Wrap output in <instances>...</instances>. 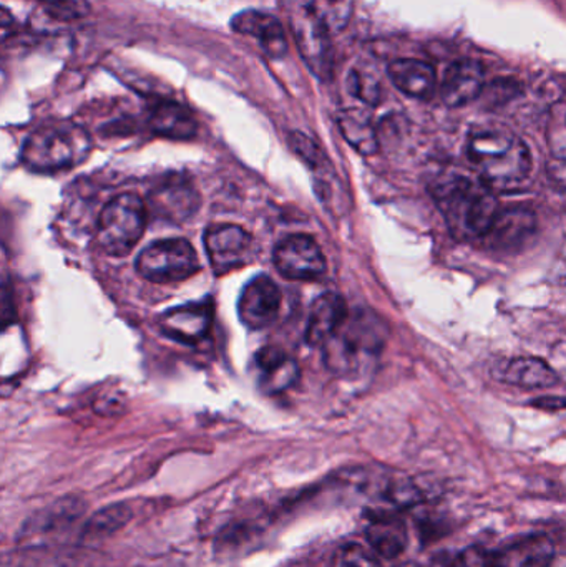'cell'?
<instances>
[{"instance_id": "cell-1", "label": "cell", "mask_w": 566, "mask_h": 567, "mask_svg": "<svg viewBox=\"0 0 566 567\" xmlns=\"http://www.w3.org/2000/svg\"><path fill=\"white\" fill-rule=\"evenodd\" d=\"M465 153L478 179L494 193L518 192L531 179V150L505 126H474Z\"/></svg>"}, {"instance_id": "cell-2", "label": "cell", "mask_w": 566, "mask_h": 567, "mask_svg": "<svg viewBox=\"0 0 566 567\" xmlns=\"http://www.w3.org/2000/svg\"><path fill=\"white\" fill-rule=\"evenodd\" d=\"M431 193L452 235L464 241H481L501 212L497 195L478 178L441 176Z\"/></svg>"}, {"instance_id": "cell-3", "label": "cell", "mask_w": 566, "mask_h": 567, "mask_svg": "<svg viewBox=\"0 0 566 567\" xmlns=\"http://www.w3.org/2000/svg\"><path fill=\"white\" fill-rule=\"evenodd\" d=\"M388 339L381 317L371 310L349 313L341 329L325 346L326 363L339 377H356L368 372L378 362Z\"/></svg>"}, {"instance_id": "cell-4", "label": "cell", "mask_w": 566, "mask_h": 567, "mask_svg": "<svg viewBox=\"0 0 566 567\" xmlns=\"http://www.w3.org/2000/svg\"><path fill=\"white\" fill-rule=\"evenodd\" d=\"M92 150L89 133L73 122L43 123L23 143L22 163L35 173H59L85 162Z\"/></svg>"}, {"instance_id": "cell-5", "label": "cell", "mask_w": 566, "mask_h": 567, "mask_svg": "<svg viewBox=\"0 0 566 567\" xmlns=\"http://www.w3.org/2000/svg\"><path fill=\"white\" fill-rule=\"evenodd\" d=\"M289 30L295 37L299 53L308 69L322 82H328L335 73V50L329 39L325 17L319 12L316 0H279Z\"/></svg>"}, {"instance_id": "cell-6", "label": "cell", "mask_w": 566, "mask_h": 567, "mask_svg": "<svg viewBox=\"0 0 566 567\" xmlns=\"http://www.w3.org/2000/svg\"><path fill=\"white\" fill-rule=\"evenodd\" d=\"M148 221V208L135 193H123L106 203L96 223L99 248L113 258L130 255L138 245Z\"/></svg>"}, {"instance_id": "cell-7", "label": "cell", "mask_w": 566, "mask_h": 567, "mask_svg": "<svg viewBox=\"0 0 566 567\" xmlns=\"http://www.w3.org/2000/svg\"><path fill=\"white\" fill-rule=\"evenodd\" d=\"M198 255L186 239L173 238L153 243L140 252L136 271L146 281L176 284L186 281L199 271Z\"/></svg>"}, {"instance_id": "cell-8", "label": "cell", "mask_w": 566, "mask_h": 567, "mask_svg": "<svg viewBox=\"0 0 566 567\" xmlns=\"http://www.w3.org/2000/svg\"><path fill=\"white\" fill-rule=\"evenodd\" d=\"M555 545L545 535L522 536L501 548H471L461 556V567H548Z\"/></svg>"}, {"instance_id": "cell-9", "label": "cell", "mask_w": 566, "mask_h": 567, "mask_svg": "<svg viewBox=\"0 0 566 567\" xmlns=\"http://www.w3.org/2000/svg\"><path fill=\"white\" fill-rule=\"evenodd\" d=\"M205 249L213 271L228 275L251 262L255 241L246 229L238 225H213L205 233Z\"/></svg>"}, {"instance_id": "cell-10", "label": "cell", "mask_w": 566, "mask_h": 567, "mask_svg": "<svg viewBox=\"0 0 566 567\" xmlns=\"http://www.w3.org/2000/svg\"><path fill=\"white\" fill-rule=\"evenodd\" d=\"M279 275L291 281H316L328 269L318 243L308 235H291L282 239L272 252Z\"/></svg>"}, {"instance_id": "cell-11", "label": "cell", "mask_w": 566, "mask_h": 567, "mask_svg": "<svg viewBox=\"0 0 566 567\" xmlns=\"http://www.w3.org/2000/svg\"><path fill=\"white\" fill-rule=\"evenodd\" d=\"M282 293L268 276H256L246 284L238 300V316L249 329H265L281 309Z\"/></svg>"}, {"instance_id": "cell-12", "label": "cell", "mask_w": 566, "mask_h": 567, "mask_svg": "<svg viewBox=\"0 0 566 567\" xmlns=\"http://www.w3.org/2000/svg\"><path fill=\"white\" fill-rule=\"evenodd\" d=\"M153 215L166 221L182 223L192 218L199 208V195L192 182L179 176L163 179L150 193L148 206Z\"/></svg>"}, {"instance_id": "cell-13", "label": "cell", "mask_w": 566, "mask_h": 567, "mask_svg": "<svg viewBox=\"0 0 566 567\" xmlns=\"http://www.w3.org/2000/svg\"><path fill=\"white\" fill-rule=\"evenodd\" d=\"M537 229V218L525 206H514L498 212L494 225L481 239L482 245L495 251H514L528 241Z\"/></svg>"}, {"instance_id": "cell-14", "label": "cell", "mask_w": 566, "mask_h": 567, "mask_svg": "<svg viewBox=\"0 0 566 567\" xmlns=\"http://www.w3.org/2000/svg\"><path fill=\"white\" fill-rule=\"evenodd\" d=\"M213 323V307L206 302L175 307L159 317V329L169 339L183 343H198L208 336Z\"/></svg>"}, {"instance_id": "cell-15", "label": "cell", "mask_w": 566, "mask_h": 567, "mask_svg": "<svg viewBox=\"0 0 566 567\" xmlns=\"http://www.w3.org/2000/svg\"><path fill=\"white\" fill-rule=\"evenodd\" d=\"M485 70L472 59H462L449 65L441 85L442 102L451 109L467 105L482 95Z\"/></svg>"}, {"instance_id": "cell-16", "label": "cell", "mask_w": 566, "mask_h": 567, "mask_svg": "<svg viewBox=\"0 0 566 567\" xmlns=\"http://www.w3.org/2000/svg\"><path fill=\"white\" fill-rule=\"evenodd\" d=\"M83 513H85V502L76 496H66L27 519L20 532V538L29 542L43 536L59 535L72 528L82 518Z\"/></svg>"}, {"instance_id": "cell-17", "label": "cell", "mask_w": 566, "mask_h": 567, "mask_svg": "<svg viewBox=\"0 0 566 567\" xmlns=\"http://www.w3.org/2000/svg\"><path fill=\"white\" fill-rule=\"evenodd\" d=\"M231 29L241 35L255 37L271 59H282L288 53L285 29L271 13L245 10L231 20Z\"/></svg>"}, {"instance_id": "cell-18", "label": "cell", "mask_w": 566, "mask_h": 567, "mask_svg": "<svg viewBox=\"0 0 566 567\" xmlns=\"http://www.w3.org/2000/svg\"><path fill=\"white\" fill-rule=\"evenodd\" d=\"M349 316L348 302L339 293L328 292L312 303L306 327V342L311 347H325L341 329Z\"/></svg>"}, {"instance_id": "cell-19", "label": "cell", "mask_w": 566, "mask_h": 567, "mask_svg": "<svg viewBox=\"0 0 566 567\" xmlns=\"http://www.w3.org/2000/svg\"><path fill=\"white\" fill-rule=\"evenodd\" d=\"M255 363L261 377L263 389L268 392H285L298 382V363L279 347H263L256 353Z\"/></svg>"}, {"instance_id": "cell-20", "label": "cell", "mask_w": 566, "mask_h": 567, "mask_svg": "<svg viewBox=\"0 0 566 567\" xmlns=\"http://www.w3.org/2000/svg\"><path fill=\"white\" fill-rule=\"evenodd\" d=\"M148 126L155 135L169 140H192L198 132L193 113L173 100H162L153 106Z\"/></svg>"}, {"instance_id": "cell-21", "label": "cell", "mask_w": 566, "mask_h": 567, "mask_svg": "<svg viewBox=\"0 0 566 567\" xmlns=\"http://www.w3.org/2000/svg\"><path fill=\"white\" fill-rule=\"evenodd\" d=\"M366 538L382 558H398L408 548V526L399 516L381 513L369 518Z\"/></svg>"}, {"instance_id": "cell-22", "label": "cell", "mask_w": 566, "mask_h": 567, "mask_svg": "<svg viewBox=\"0 0 566 567\" xmlns=\"http://www.w3.org/2000/svg\"><path fill=\"white\" fill-rule=\"evenodd\" d=\"M389 79L404 95L429 100L434 95L435 70L418 59H398L388 66Z\"/></svg>"}, {"instance_id": "cell-23", "label": "cell", "mask_w": 566, "mask_h": 567, "mask_svg": "<svg viewBox=\"0 0 566 567\" xmlns=\"http://www.w3.org/2000/svg\"><path fill=\"white\" fill-rule=\"evenodd\" d=\"M497 379L522 389H550L560 382L557 372L537 357H517L501 365Z\"/></svg>"}, {"instance_id": "cell-24", "label": "cell", "mask_w": 566, "mask_h": 567, "mask_svg": "<svg viewBox=\"0 0 566 567\" xmlns=\"http://www.w3.org/2000/svg\"><path fill=\"white\" fill-rule=\"evenodd\" d=\"M0 567H86L76 551L56 548H25L0 556Z\"/></svg>"}, {"instance_id": "cell-25", "label": "cell", "mask_w": 566, "mask_h": 567, "mask_svg": "<svg viewBox=\"0 0 566 567\" xmlns=\"http://www.w3.org/2000/svg\"><path fill=\"white\" fill-rule=\"evenodd\" d=\"M338 123L346 142L361 155L371 156L379 152L378 132L368 113L358 109L344 110Z\"/></svg>"}, {"instance_id": "cell-26", "label": "cell", "mask_w": 566, "mask_h": 567, "mask_svg": "<svg viewBox=\"0 0 566 567\" xmlns=\"http://www.w3.org/2000/svg\"><path fill=\"white\" fill-rule=\"evenodd\" d=\"M132 516V509L123 503L106 506L86 519L82 528V539L83 542H96V539L109 538L125 528Z\"/></svg>"}, {"instance_id": "cell-27", "label": "cell", "mask_w": 566, "mask_h": 567, "mask_svg": "<svg viewBox=\"0 0 566 567\" xmlns=\"http://www.w3.org/2000/svg\"><path fill=\"white\" fill-rule=\"evenodd\" d=\"M348 90L366 105L378 106L382 100V86L378 76L368 69L356 66L348 75Z\"/></svg>"}, {"instance_id": "cell-28", "label": "cell", "mask_w": 566, "mask_h": 567, "mask_svg": "<svg viewBox=\"0 0 566 567\" xmlns=\"http://www.w3.org/2000/svg\"><path fill=\"white\" fill-rule=\"evenodd\" d=\"M289 145H291L292 152L315 172L328 173V169H331V163H329V158L325 155L322 148H319L318 143L312 142L305 133H291Z\"/></svg>"}, {"instance_id": "cell-29", "label": "cell", "mask_w": 566, "mask_h": 567, "mask_svg": "<svg viewBox=\"0 0 566 567\" xmlns=\"http://www.w3.org/2000/svg\"><path fill=\"white\" fill-rule=\"evenodd\" d=\"M332 567H382L374 553L358 543H348L336 551Z\"/></svg>"}, {"instance_id": "cell-30", "label": "cell", "mask_w": 566, "mask_h": 567, "mask_svg": "<svg viewBox=\"0 0 566 567\" xmlns=\"http://www.w3.org/2000/svg\"><path fill=\"white\" fill-rule=\"evenodd\" d=\"M40 3L55 20L70 22V20L83 19L90 13V3L86 0H33Z\"/></svg>"}, {"instance_id": "cell-31", "label": "cell", "mask_w": 566, "mask_h": 567, "mask_svg": "<svg viewBox=\"0 0 566 567\" xmlns=\"http://www.w3.org/2000/svg\"><path fill=\"white\" fill-rule=\"evenodd\" d=\"M557 115H554V120L548 126V143L558 159H565V110L562 103L558 105Z\"/></svg>"}, {"instance_id": "cell-32", "label": "cell", "mask_w": 566, "mask_h": 567, "mask_svg": "<svg viewBox=\"0 0 566 567\" xmlns=\"http://www.w3.org/2000/svg\"><path fill=\"white\" fill-rule=\"evenodd\" d=\"M17 307L10 287L0 286V327L16 322Z\"/></svg>"}, {"instance_id": "cell-33", "label": "cell", "mask_w": 566, "mask_h": 567, "mask_svg": "<svg viewBox=\"0 0 566 567\" xmlns=\"http://www.w3.org/2000/svg\"><path fill=\"white\" fill-rule=\"evenodd\" d=\"M123 405H125V403L122 402V399H120V396L113 399V393L110 392L96 400L95 410L99 413H103V415H113V413L122 412Z\"/></svg>"}, {"instance_id": "cell-34", "label": "cell", "mask_w": 566, "mask_h": 567, "mask_svg": "<svg viewBox=\"0 0 566 567\" xmlns=\"http://www.w3.org/2000/svg\"><path fill=\"white\" fill-rule=\"evenodd\" d=\"M534 405L547 410H562L564 409V399L562 396H544V399L534 400Z\"/></svg>"}, {"instance_id": "cell-35", "label": "cell", "mask_w": 566, "mask_h": 567, "mask_svg": "<svg viewBox=\"0 0 566 567\" xmlns=\"http://www.w3.org/2000/svg\"><path fill=\"white\" fill-rule=\"evenodd\" d=\"M16 22V19H13L12 13L9 12V10L3 9L2 6H0V27H10L12 23Z\"/></svg>"}]
</instances>
